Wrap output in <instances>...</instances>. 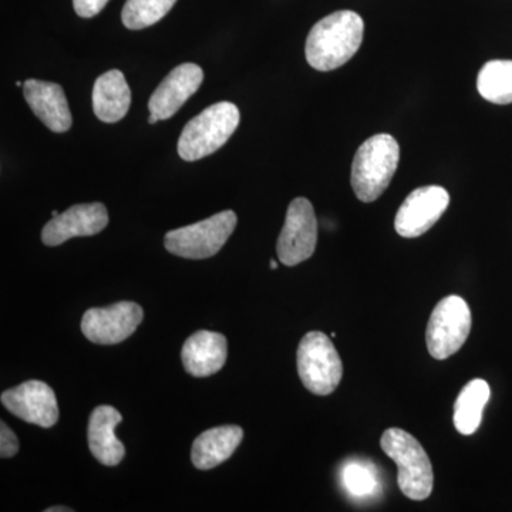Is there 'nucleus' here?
Returning <instances> with one entry per match:
<instances>
[{"label": "nucleus", "mask_w": 512, "mask_h": 512, "mask_svg": "<svg viewBox=\"0 0 512 512\" xmlns=\"http://www.w3.org/2000/svg\"><path fill=\"white\" fill-rule=\"evenodd\" d=\"M227 356V338L210 330H200L190 336L181 352L185 372L194 377H208L220 372Z\"/></svg>", "instance_id": "2eb2a0df"}, {"label": "nucleus", "mask_w": 512, "mask_h": 512, "mask_svg": "<svg viewBox=\"0 0 512 512\" xmlns=\"http://www.w3.org/2000/svg\"><path fill=\"white\" fill-rule=\"evenodd\" d=\"M3 407L13 416L49 429L59 420V406L52 387L40 380H29L2 393Z\"/></svg>", "instance_id": "9b49d317"}, {"label": "nucleus", "mask_w": 512, "mask_h": 512, "mask_svg": "<svg viewBox=\"0 0 512 512\" xmlns=\"http://www.w3.org/2000/svg\"><path fill=\"white\" fill-rule=\"evenodd\" d=\"M365 23L352 10H339L319 20L306 39L305 55L318 72H332L349 62L363 42Z\"/></svg>", "instance_id": "f257e3e1"}, {"label": "nucleus", "mask_w": 512, "mask_h": 512, "mask_svg": "<svg viewBox=\"0 0 512 512\" xmlns=\"http://www.w3.org/2000/svg\"><path fill=\"white\" fill-rule=\"evenodd\" d=\"M109 225V212L101 202L73 205L69 210L53 217L42 231L47 247H57L77 237H92Z\"/></svg>", "instance_id": "f8f14e48"}, {"label": "nucleus", "mask_w": 512, "mask_h": 512, "mask_svg": "<svg viewBox=\"0 0 512 512\" xmlns=\"http://www.w3.org/2000/svg\"><path fill=\"white\" fill-rule=\"evenodd\" d=\"M298 373L303 386L318 396H329L338 389L343 365L338 350L329 336L309 332L298 348Z\"/></svg>", "instance_id": "39448f33"}, {"label": "nucleus", "mask_w": 512, "mask_h": 512, "mask_svg": "<svg viewBox=\"0 0 512 512\" xmlns=\"http://www.w3.org/2000/svg\"><path fill=\"white\" fill-rule=\"evenodd\" d=\"M490 396V386L483 379H473L461 389L453 413L454 427L458 433L471 436L480 429L485 404Z\"/></svg>", "instance_id": "6ab92c4d"}, {"label": "nucleus", "mask_w": 512, "mask_h": 512, "mask_svg": "<svg viewBox=\"0 0 512 512\" xmlns=\"http://www.w3.org/2000/svg\"><path fill=\"white\" fill-rule=\"evenodd\" d=\"M204 72L198 64L184 63L171 70L148 101V110L160 120H168L200 89Z\"/></svg>", "instance_id": "ddd939ff"}, {"label": "nucleus", "mask_w": 512, "mask_h": 512, "mask_svg": "<svg viewBox=\"0 0 512 512\" xmlns=\"http://www.w3.org/2000/svg\"><path fill=\"white\" fill-rule=\"evenodd\" d=\"M241 114L229 101L212 104L188 121L178 141V154L184 161L211 156L231 138L239 126Z\"/></svg>", "instance_id": "20e7f679"}, {"label": "nucleus", "mask_w": 512, "mask_h": 512, "mask_svg": "<svg viewBox=\"0 0 512 512\" xmlns=\"http://www.w3.org/2000/svg\"><path fill=\"white\" fill-rule=\"evenodd\" d=\"M242 439L244 430L239 426H221L204 431L192 444V464L202 471L218 467L235 453Z\"/></svg>", "instance_id": "f3484780"}, {"label": "nucleus", "mask_w": 512, "mask_h": 512, "mask_svg": "<svg viewBox=\"0 0 512 512\" xmlns=\"http://www.w3.org/2000/svg\"><path fill=\"white\" fill-rule=\"evenodd\" d=\"M144 311L134 302H117L109 308H92L82 319V332L96 345H117L130 338L143 322Z\"/></svg>", "instance_id": "1a4fd4ad"}, {"label": "nucleus", "mask_w": 512, "mask_h": 512, "mask_svg": "<svg viewBox=\"0 0 512 512\" xmlns=\"http://www.w3.org/2000/svg\"><path fill=\"white\" fill-rule=\"evenodd\" d=\"M477 90L490 103H512V60H490L481 67Z\"/></svg>", "instance_id": "aec40b11"}, {"label": "nucleus", "mask_w": 512, "mask_h": 512, "mask_svg": "<svg viewBox=\"0 0 512 512\" xmlns=\"http://www.w3.org/2000/svg\"><path fill=\"white\" fill-rule=\"evenodd\" d=\"M318 221L311 201L295 198L286 212L285 225L278 238L276 252L286 266H296L315 254Z\"/></svg>", "instance_id": "6e6552de"}, {"label": "nucleus", "mask_w": 512, "mask_h": 512, "mask_svg": "<svg viewBox=\"0 0 512 512\" xmlns=\"http://www.w3.org/2000/svg\"><path fill=\"white\" fill-rule=\"evenodd\" d=\"M131 106V92L120 70L101 74L93 87V110L104 123L123 120Z\"/></svg>", "instance_id": "a211bd4d"}, {"label": "nucleus", "mask_w": 512, "mask_h": 512, "mask_svg": "<svg viewBox=\"0 0 512 512\" xmlns=\"http://www.w3.org/2000/svg\"><path fill=\"white\" fill-rule=\"evenodd\" d=\"M471 311L457 295L446 296L437 303L427 323V349L434 359L446 360L463 348L470 336Z\"/></svg>", "instance_id": "0eeeda50"}, {"label": "nucleus", "mask_w": 512, "mask_h": 512, "mask_svg": "<svg viewBox=\"0 0 512 512\" xmlns=\"http://www.w3.org/2000/svg\"><path fill=\"white\" fill-rule=\"evenodd\" d=\"M237 222L234 211H222L197 224L168 232L164 239L165 249L185 259L211 258L224 247Z\"/></svg>", "instance_id": "423d86ee"}, {"label": "nucleus", "mask_w": 512, "mask_h": 512, "mask_svg": "<svg viewBox=\"0 0 512 512\" xmlns=\"http://www.w3.org/2000/svg\"><path fill=\"white\" fill-rule=\"evenodd\" d=\"M177 0H127L121 19L131 30L150 28L173 9Z\"/></svg>", "instance_id": "412c9836"}, {"label": "nucleus", "mask_w": 512, "mask_h": 512, "mask_svg": "<svg viewBox=\"0 0 512 512\" xmlns=\"http://www.w3.org/2000/svg\"><path fill=\"white\" fill-rule=\"evenodd\" d=\"M0 426H2V429H0V457H15L19 451L18 437L3 421L0 423Z\"/></svg>", "instance_id": "5701e85b"}, {"label": "nucleus", "mask_w": 512, "mask_h": 512, "mask_svg": "<svg viewBox=\"0 0 512 512\" xmlns=\"http://www.w3.org/2000/svg\"><path fill=\"white\" fill-rule=\"evenodd\" d=\"M345 484L353 495H367L372 493L376 487L375 476L370 473L369 468L360 464H350L345 470Z\"/></svg>", "instance_id": "4be33fe9"}, {"label": "nucleus", "mask_w": 512, "mask_h": 512, "mask_svg": "<svg viewBox=\"0 0 512 512\" xmlns=\"http://www.w3.org/2000/svg\"><path fill=\"white\" fill-rule=\"evenodd\" d=\"M72 508L66 507H50L45 510V512H72Z\"/></svg>", "instance_id": "393cba45"}, {"label": "nucleus", "mask_w": 512, "mask_h": 512, "mask_svg": "<svg viewBox=\"0 0 512 512\" xmlns=\"http://www.w3.org/2000/svg\"><path fill=\"white\" fill-rule=\"evenodd\" d=\"M121 421L123 416L119 410L111 406L96 407L90 416L89 430H87L90 451L104 466H117L126 456V448L114 434V430Z\"/></svg>", "instance_id": "dca6fc26"}, {"label": "nucleus", "mask_w": 512, "mask_h": 512, "mask_svg": "<svg viewBox=\"0 0 512 512\" xmlns=\"http://www.w3.org/2000/svg\"><path fill=\"white\" fill-rule=\"evenodd\" d=\"M400 161V147L390 134L367 138L353 158L352 183L356 197L362 202L376 201L392 183Z\"/></svg>", "instance_id": "f03ea898"}, {"label": "nucleus", "mask_w": 512, "mask_h": 512, "mask_svg": "<svg viewBox=\"0 0 512 512\" xmlns=\"http://www.w3.org/2000/svg\"><path fill=\"white\" fill-rule=\"evenodd\" d=\"M23 94L37 119L53 133H66L73 124L72 113L62 86L42 80H28L23 84Z\"/></svg>", "instance_id": "4468645a"}, {"label": "nucleus", "mask_w": 512, "mask_h": 512, "mask_svg": "<svg viewBox=\"0 0 512 512\" xmlns=\"http://www.w3.org/2000/svg\"><path fill=\"white\" fill-rule=\"evenodd\" d=\"M276 268H278V262L271 261V269H276Z\"/></svg>", "instance_id": "bb28decb"}, {"label": "nucleus", "mask_w": 512, "mask_h": 512, "mask_svg": "<svg viewBox=\"0 0 512 512\" xmlns=\"http://www.w3.org/2000/svg\"><path fill=\"white\" fill-rule=\"evenodd\" d=\"M109 0H73V8L80 18L89 19L99 15Z\"/></svg>", "instance_id": "b1692460"}, {"label": "nucleus", "mask_w": 512, "mask_h": 512, "mask_svg": "<svg viewBox=\"0 0 512 512\" xmlns=\"http://www.w3.org/2000/svg\"><path fill=\"white\" fill-rule=\"evenodd\" d=\"M448 204L450 194L440 185L417 188L397 211L394 229L403 238L421 237L443 217Z\"/></svg>", "instance_id": "9d476101"}, {"label": "nucleus", "mask_w": 512, "mask_h": 512, "mask_svg": "<svg viewBox=\"0 0 512 512\" xmlns=\"http://www.w3.org/2000/svg\"><path fill=\"white\" fill-rule=\"evenodd\" d=\"M380 446L399 468L397 484L402 493L414 501L429 498L433 493V467L419 441L407 431L392 427L384 431Z\"/></svg>", "instance_id": "7ed1b4c3"}, {"label": "nucleus", "mask_w": 512, "mask_h": 512, "mask_svg": "<svg viewBox=\"0 0 512 512\" xmlns=\"http://www.w3.org/2000/svg\"><path fill=\"white\" fill-rule=\"evenodd\" d=\"M157 121H160L157 116H154V114H150V119H148V123L150 124H156Z\"/></svg>", "instance_id": "a878e982"}]
</instances>
